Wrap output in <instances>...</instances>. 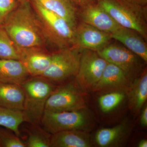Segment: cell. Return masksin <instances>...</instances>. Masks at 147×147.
Returning <instances> with one entry per match:
<instances>
[{
	"label": "cell",
	"mask_w": 147,
	"mask_h": 147,
	"mask_svg": "<svg viewBox=\"0 0 147 147\" xmlns=\"http://www.w3.org/2000/svg\"><path fill=\"white\" fill-rule=\"evenodd\" d=\"M16 3L19 4L22 3L26 2L29 1L30 0H15Z\"/></svg>",
	"instance_id": "4dcf8cb0"
},
{
	"label": "cell",
	"mask_w": 147,
	"mask_h": 147,
	"mask_svg": "<svg viewBox=\"0 0 147 147\" xmlns=\"http://www.w3.org/2000/svg\"><path fill=\"white\" fill-rule=\"evenodd\" d=\"M130 130L129 124L126 123L112 127L100 129L95 135L94 142L100 147L121 146L126 142Z\"/></svg>",
	"instance_id": "2e32d148"
},
{
	"label": "cell",
	"mask_w": 147,
	"mask_h": 147,
	"mask_svg": "<svg viewBox=\"0 0 147 147\" xmlns=\"http://www.w3.org/2000/svg\"><path fill=\"white\" fill-rule=\"evenodd\" d=\"M0 147H26L24 141L12 130L0 126Z\"/></svg>",
	"instance_id": "d4e9b609"
},
{
	"label": "cell",
	"mask_w": 147,
	"mask_h": 147,
	"mask_svg": "<svg viewBox=\"0 0 147 147\" xmlns=\"http://www.w3.org/2000/svg\"><path fill=\"white\" fill-rule=\"evenodd\" d=\"M128 107L135 116L140 113L146 102L147 98V71L145 68L135 79L126 92Z\"/></svg>",
	"instance_id": "d6986e66"
},
{
	"label": "cell",
	"mask_w": 147,
	"mask_h": 147,
	"mask_svg": "<svg viewBox=\"0 0 147 147\" xmlns=\"http://www.w3.org/2000/svg\"><path fill=\"white\" fill-rule=\"evenodd\" d=\"M1 24L17 47H42L46 41L30 1L19 4Z\"/></svg>",
	"instance_id": "6da1fadb"
},
{
	"label": "cell",
	"mask_w": 147,
	"mask_h": 147,
	"mask_svg": "<svg viewBox=\"0 0 147 147\" xmlns=\"http://www.w3.org/2000/svg\"><path fill=\"white\" fill-rule=\"evenodd\" d=\"M78 16L80 21L110 34L122 27L98 3L78 9Z\"/></svg>",
	"instance_id": "7c38bea8"
},
{
	"label": "cell",
	"mask_w": 147,
	"mask_h": 147,
	"mask_svg": "<svg viewBox=\"0 0 147 147\" xmlns=\"http://www.w3.org/2000/svg\"><path fill=\"white\" fill-rule=\"evenodd\" d=\"M64 19L73 28L78 23V8L71 0H30Z\"/></svg>",
	"instance_id": "e0dca14e"
},
{
	"label": "cell",
	"mask_w": 147,
	"mask_h": 147,
	"mask_svg": "<svg viewBox=\"0 0 147 147\" xmlns=\"http://www.w3.org/2000/svg\"><path fill=\"white\" fill-rule=\"evenodd\" d=\"M78 9L98 3V0H71Z\"/></svg>",
	"instance_id": "83f0119b"
},
{
	"label": "cell",
	"mask_w": 147,
	"mask_h": 147,
	"mask_svg": "<svg viewBox=\"0 0 147 147\" xmlns=\"http://www.w3.org/2000/svg\"><path fill=\"white\" fill-rule=\"evenodd\" d=\"M132 82L121 68L113 64L108 63L100 79L91 91L104 93L121 91L126 93Z\"/></svg>",
	"instance_id": "8fae6325"
},
{
	"label": "cell",
	"mask_w": 147,
	"mask_h": 147,
	"mask_svg": "<svg viewBox=\"0 0 147 147\" xmlns=\"http://www.w3.org/2000/svg\"><path fill=\"white\" fill-rule=\"evenodd\" d=\"M89 131L72 129L52 134L50 147H91L93 143Z\"/></svg>",
	"instance_id": "9a60e30c"
},
{
	"label": "cell",
	"mask_w": 147,
	"mask_h": 147,
	"mask_svg": "<svg viewBox=\"0 0 147 147\" xmlns=\"http://www.w3.org/2000/svg\"><path fill=\"white\" fill-rule=\"evenodd\" d=\"M98 3L121 26L134 30L147 40V7L126 0H98Z\"/></svg>",
	"instance_id": "277c9868"
},
{
	"label": "cell",
	"mask_w": 147,
	"mask_h": 147,
	"mask_svg": "<svg viewBox=\"0 0 147 147\" xmlns=\"http://www.w3.org/2000/svg\"><path fill=\"white\" fill-rule=\"evenodd\" d=\"M137 146L139 147H147V140L146 139H142L139 141Z\"/></svg>",
	"instance_id": "f546056e"
},
{
	"label": "cell",
	"mask_w": 147,
	"mask_h": 147,
	"mask_svg": "<svg viewBox=\"0 0 147 147\" xmlns=\"http://www.w3.org/2000/svg\"><path fill=\"white\" fill-rule=\"evenodd\" d=\"M30 76L20 61L0 59V83L21 85Z\"/></svg>",
	"instance_id": "ac0fdd59"
},
{
	"label": "cell",
	"mask_w": 147,
	"mask_h": 147,
	"mask_svg": "<svg viewBox=\"0 0 147 147\" xmlns=\"http://www.w3.org/2000/svg\"><path fill=\"white\" fill-rule=\"evenodd\" d=\"M126 93L115 91L105 93L98 98V104L103 113H109L115 109L124 99Z\"/></svg>",
	"instance_id": "cb8c5ba5"
},
{
	"label": "cell",
	"mask_w": 147,
	"mask_h": 147,
	"mask_svg": "<svg viewBox=\"0 0 147 147\" xmlns=\"http://www.w3.org/2000/svg\"><path fill=\"white\" fill-rule=\"evenodd\" d=\"M18 5L15 0H0V25Z\"/></svg>",
	"instance_id": "484cf974"
},
{
	"label": "cell",
	"mask_w": 147,
	"mask_h": 147,
	"mask_svg": "<svg viewBox=\"0 0 147 147\" xmlns=\"http://www.w3.org/2000/svg\"><path fill=\"white\" fill-rule=\"evenodd\" d=\"M0 59L19 60L17 46L2 27H0Z\"/></svg>",
	"instance_id": "603a6c76"
},
{
	"label": "cell",
	"mask_w": 147,
	"mask_h": 147,
	"mask_svg": "<svg viewBox=\"0 0 147 147\" xmlns=\"http://www.w3.org/2000/svg\"><path fill=\"white\" fill-rule=\"evenodd\" d=\"M46 40L59 49L73 47L75 29L57 14L30 0Z\"/></svg>",
	"instance_id": "3957f363"
},
{
	"label": "cell",
	"mask_w": 147,
	"mask_h": 147,
	"mask_svg": "<svg viewBox=\"0 0 147 147\" xmlns=\"http://www.w3.org/2000/svg\"><path fill=\"white\" fill-rule=\"evenodd\" d=\"M82 50L73 46L52 53L50 65L39 76L56 86L71 80L78 72Z\"/></svg>",
	"instance_id": "8992f818"
},
{
	"label": "cell",
	"mask_w": 147,
	"mask_h": 147,
	"mask_svg": "<svg viewBox=\"0 0 147 147\" xmlns=\"http://www.w3.org/2000/svg\"><path fill=\"white\" fill-rule=\"evenodd\" d=\"M95 124L94 116L87 107L75 111L64 112L45 110L40 123L43 128L51 134L72 129L90 132Z\"/></svg>",
	"instance_id": "5b68a950"
},
{
	"label": "cell",
	"mask_w": 147,
	"mask_h": 147,
	"mask_svg": "<svg viewBox=\"0 0 147 147\" xmlns=\"http://www.w3.org/2000/svg\"><path fill=\"white\" fill-rule=\"evenodd\" d=\"M25 122L23 111L9 110L0 106V126L11 129L21 137L20 127Z\"/></svg>",
	"instance_id": "7402d4cb"
},
{
	"label": "cell",
	"mask_w": 147,
	"mask_h": 147,
	"mask_svg": "<svg viewBox=\"0 0 147 147\" xmlns=\"http://www.w3.org/2000/svg\"><path fill=\"white\" fill-rule=\"evenodd\" d=\"M25 94L21 85L0 83V106L23 111Z\"/></svg>",
	"instance_id": "ffe728a7"
},
{
	"label": "cell",
	"mask_w": 147,
	"mask_h": 147,
	"mask_svg": "<svg viewBox=\"0 0 147 147\" xmlns=\"http://www.w3.org/2000/svg\"><path fill=\"white\" fill-rule=\"evenodd\" d=\"M129 3L142 7H147V0H126Z\"/></svg>",
	"instance_id": "f1b7e54d"
},
{
	"label": "cell",
	"mask_w": 147,
	"mask_h": 147,
	"mask_svg": "<svg viewBox=\"0 0 147 147\" xmlns=\"http://www.w3.org/2000/svg\"><path fill=\"white\" fill-rule=\"evenodd\" d=\"M83 90L72 79L58 85L46 102L45 110L52 112L75 111L86 108Z\"/></svg>",
	"instance_id": "52a82bcc"
},
{
	"label": "cell",
	"mask_w": 147,
	"mask_h": 147,
	"mask_svg": "<svg viewBox=\"0 0 147 147\" xmlns=\"http://www.w3.org/2000/svg\"><path fill=\"white\" fill-rule=\"evenodd\" d=\"M21 86L25 94V122L40 125L47 99L57 86L40 76H30Z\"/></svg>",
	"instance_id": "7a4b0ae2"
},
{
	"label": "cell",
	"mask_w": 147,
	"mask_h": 147,
	"mask_svg": "<svg viewBox=\"0 0 147 147\" xmlns=\"http://www.w3.org/2000/svg\"><path fill=\"white\" fill-rule=\"evenodd\" d=\"M97 52L108 63L121 68L132 82L146 68L144 61L123 45L110 43Z\"/></svg>",
	"instance_id": "ba28073f"
},
{
	"label": "cell",
	"mask_w": 147,
	"mask_h": 147,
	"mask_svg": "<svg viewBox=\"0 0 147 147\" xmlns=\"http://www.w3.org/2000/svg\"><path fill=\"white\" fill-rule=\"evenodd\" d=\"M108 62L96 51L82 50L76 83L84 91H91L100 79Z\"/></svg>",
	"instance_id": "9c48e42d"
},
{
	"label": "cell",
	"mask_w": 147,
	"mask_h": 147,
	"mask_svg": "<svg viewBox=\"0 0 147 147\" xmlns=\"http://www.w3.org/2000/svg\"><path fill=\"white\" fill-rule=\"evenodd\" d=\"M112 39L110 34L80 21L75 28L74 47L98 52L109 44Z\"/></svg>",
	"instance_id": "30bf717a"
},
{
	"label": "cell",
	"mask_w": 147,
	"mask_h": 147,
	"mask_svg": "<svg viewBox=\"0 0 147 147\" xmlns=\"http://www.w3.org/2000/svg\"><path fill=\"white\" fill-rule=\"evenodd\" d=\"M140 115V123L143 127L147 126V105L146 102L142 107Z\"/></svg>",
	"instance_id": "4316f807"
},
{
	"label": "cell",
	"mask_w": 147,
	"mask_h": 147,
	"mask_svg": "<svg viewBox=\"0 0 147 147\" xmlns=\"http://www.w3.org/2000/svg\"><path fill=\"white\" fill-rule=\"evenodd\" d=\"M111 36L112 39L120 42L147 63L146 41L138 32L132 29L122 27L111 34Z\"/></svg>",
	"instance_id": "5bb4252c"
},
{
	"label": "cell",
	"mask_w": 147,
	"mask_h": 147,
	"mask_svg": "<svg viewBox=\"0 0 147 147\" xmlns=\"http://www.w3.org/2000/svg\"><path fill=\"white\" fill-rule=\"evenodd\" d=\"M23 128L26 147H50L52 134L40 125L28 123Z\"/></svg>",
	"instance_id": "44dd1931"
},
{
	"label": "cell",
	"mask_w": 147,
	"mask_h": 147,
	"mask_svg": "<svg viewBox=\"0 0 147 147\" xmlns=\"http://www.w3.org/2000/svg\"><path fill=\"white\" fill-rule=\"evenodd\" d=\"M17 47L19 60L25 66L31 76H41L50 65L52 53L46 52L42 47Z\"/></svg>",
	"instance_id": "4fadbf2b"
}]
</instances>
